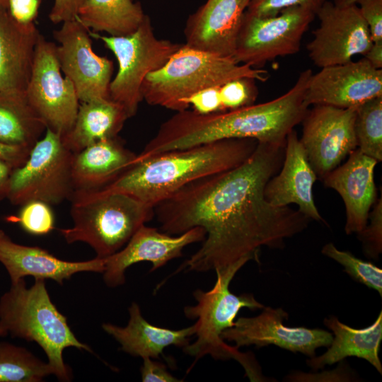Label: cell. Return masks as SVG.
<instances>
[{
    "label": "cell",
    "instance_id": "6da1fadb",
    "mask_svg": "<svg viewBox=\"0 0 382 382\" xmlns=\"http://www.w3.org/2000/svg\"><path fill=\"white\" fill-rule=\"evenodd\" d=\"M285 146L258 142L240 165L192 181L154 207L166 233L194 227L205 231L183 268L207 272L243 257L257 261L261 247L282 248L285 239L307 227L310 219L298 209L273 206L265 197L267 183L282 167Z\"/></svg>",
    "mask_w": 382,
    "mask_h": 382
},
{
    "label": "cell",
    "instance_id": "7a4b0ae2",
    "mask_svg": "<svg viewBox=\"0 0 382 382\" xmlns=\"http://www.w3.org/2000/svg\"><path fill=\"white\" fill-rule=\"evenodd\" d=\"M313 74L310 69L303 71L291 89L263 103L204 115L187 109L176 112L161 124L139 156L228 139L285 144L287 135L308 110L305 95Z\"/></svg>",
    "mask_w": 382,
    "mask_h": 382
},
{
    "label": "cell",
    "instance_id": "3957f363",
    "mask_svg": "<svg viewBox=\"0 0 382 382\" xmlns=\"http://www.w3.org/2000/svg\"><path fill=\"white\" fill-rule=\"evenodd\" d=\"M257 143L228 139L144 158L137 155L134 164L100 190L125 193L154 207L192 181L240 165Z\"/></svg>",
    "mask_w": 382,
    "mask_h": 382
},
{
    "label": "cell",
    "instance_id": "277c9868",
    "mask_svg": "<svg viewBox=\"0 0 382 382\" xmlns=\"http://www.w3.org/2000/svg\"><path fill=\"white\" fill-rule=\"evenodd\" d=\"M0 325L13 337L35 342L61 381L72 378L71 368L63 359L64 349L71 347L92 352L76 338L66 316L52 303L44 279H35L30 287L24 279L11 284L0 297Z\"/></svg>",
    "mask_w": 382,
    "mask_h": 382
},
{
    "label": "cell",
    "instance_id": "5b68a950",
    "mask_svg": "<svg viewBox=\"0 0 382 382\" xmlns=\"http://www.w3.org/2000/svg\"><path fill=\"white\" fill-rule=\"evenodd\" d=\"M239 78L264 82L266 70L237 63L224 57L183 45L160 69L149 74L141 86L143 100L175 112L188 109L185 100L205 88Z\"/></svg>",
    "mask_w": 382,
    "mask_h": 382
},
{
    "label": "cell",
    "instance_id": "8992f818",
    "mask_svg": "<svg viewBox=\"0 0 382 382\" xmlns=\"http://www.w3.org/2000/svg\"><path fill=\"white\" fill-rule=\"evenodd\" d=\"M249 260L250 257H243L226 267L214 270L216 280L214 286L208 291L197 289L194 292L197 303L185 307L184 313L187 318L197 319V340L184 347L183 351L194 357L195 361L207 354L216 359H233L244 368L251 381H258L262 374L255 358L250 353L239 352L236 346L227 345L221 337L223 331L234 325V319L241 308H264L253 294L238 296L229 290L231 280Z\"/></svg>",
    "mask_w": 382,
    "mask_h": 382
},
{
    "label": "cell",
    "instance_id": "52a82bcc",
    "mask_svg": "<svg viewBox=\"0 0 382 382\" xmlns=\"http://www.w3.org/2000/svg\"><path fill=\"white\" fill-rule=\"evenodd\" d=\"M70 200L73 226L59 231L69 244L89 245L98 258L119 251L154 216V207L121 192H74Z\"/></svg>",
    "mask_w": 382,
    "mask_h": 382
},
{
    "label": "cell",
    "instance_id": "ba28073f",
    "mask_svg": "<svg viewBox=\"0 0 382 382\" xmlns=\"http://www.w3.org/2000/svg\"><path fill=\"white\" fill-rule=\"evenodd\" d=\"M115 56L118 71L109 86L110 98L121 105L129 118L134 117L143 100L141 86L146 76L162 67L183 45L155 35L146 15L133 33L120 37L105 36L90 31Z\"/></svg>",
    "mask_w": 382,
    "mask_h": 382
},
{
    "label": "cell",
    "instance_id": "9c48e42d",
    "mask_svg": "<svg viewBox=\"0 0 382 382\" xmlns=\"http://www.w3.org/2000/svg\"><path fill=\"white\" fill-rule=\"evenodd\" d=\"M73 152L62 137L47 129L33 146L25 163L13 168L7 199L13 205L39 200L50 205L71 199Z\"/></svg>",
    "mask_w": 382,
    "mask_h": 382
},
{
    "label": "cell",
    "instance_id": "30bf717a",
    "mask_svg": "<svg viewBox=\"0 0 382 382\" xmlns=\"http://www.w3.org/2000/svg\"><path fill=\"white\" fill-rule=\"evenodd\" d=\"M316 13L293 6L270 17L244 13L233 58L238 64L260 66L277 57L297 53Z\"/></svg>",
    "mask_w": 382,
    "mask_h": 382
},
{
    "label": "cell",
    "instance_id": "8fae6325",
    "mask_svg": "<svg viewBox=\"0 0 382 382\" xmlns=\"http://www.w3.org/2000/svg\"><path fill=\"white\" fill-rule=\"evenodd\" d=\"M56 47L40 35L25 94L47 129L62 138L73 127L80 101L72 82L62 76Z\"/></svg>",
    "mask_w": 382,
    "mask_h": 382
},
{
    "label": "cell",
    "instance_id": "7c38bea8",
    "mask_svg": "<svg viewBox=\"0 0 382 382\" xmlns=\"http://www.w3.org/2000/svg\"><path fill=\"white\" fill-rule=\"evenodd\" d=\"M357 107L316 105L303 120L300 141L317 177L322 180L357 149L354 131Z\"/></svg>",
    "mask_w": 382,
    "mask_h": 382
},
{
    "label": "cell",
    "instance_id": "4fadbf2b",
    "mask_svg": "<svg viewBox=\"0 0 382 382\" xmlns=\"http://www.w3.org/2000/svg\"><path fill=\"white\" fill-rule=\"evenodd\" d=\"M57 57L64 76L73 83L81 103L109 99L113 62L94 52L90 30L76 18L53 32Z\"/></svg>",
    "mask_w": 382,
    "mask_h": 382
},
{
    "label": "cell",
    "instance_id": "5bb4252c",
    "mask_svg": "<svg viewBox=\"0 0 382 382\" xmlns=\"http://www.w3.org/2000/svg\"><path fill=\"white\" fill-rule=\"evenodd\" d=\"M320 25L307 45L313 64L323 68L349 62L372 45L366 23L357 4L338 6L325 1L316 13Z\"/></svg>",
    "mask_w": 382,
    "mask_h": 382
},
{
    "label": "cell",
    "instance_id": "9a60e30c",
    "mask_svg": "<svg viewBox=\"0 0 382 382\" xmlns=\"http://www.w3.org/2000/svg\"><path fill=\"white\" fill-rule=\"evenodd\" d=\"M288 317L281 308L264 306L263 311L257 316L238 318L233 327L222 332L221 337L233 342L238 348L273 345L311 358L315 357L317 348L328 347L332 343V334L325 330L285 326L283 321Z\"/></svg>",
    "mask_w": 382,
    "mask_h": 382
},
{
    "label": "cell",
    "instance_id": "2e32d148",
    "mask_svg": "<svg viewBox=\"0 0 382 382\" xmlns=\"http://www.w3.org/2000/svg\"><path fill=\"white\" fill-rule=\"evenodd\" d=\"M382 96V69L374 68L366 59L321 68L313 74L305 95L311 105L340 108L357 107Z\"/></svg>",
    "mask_w": 382,
    "mask_h": 382
},
{
    "label": "cell",
    "instance_id": "e0dca14e",
    "mask_svg": "<svg viewBox=\"0 0 382 382\" xmlns=\"http://www.w3.org/2000/svg\"><path fill=\"white\" fill-rule=\"evenodd\" d=\"M204 238L205 231L201 227H194L173 236L144 224L122 249L104 258V282L110 287L123 284L126 270L139 262L152 263L151 272H153L171 260L180 257L186 246L203 241Z\"/></svg>",
    "mask_w": 382,
    "mask_h": 382
},
{
    "label": "cell",
    "instance_id": "ac0fdd59",
    "mask_svg": "<svg viewBox=\"0 0 382 382\" xmlns=\"http://www.w3.org/2000/svg\"><path fill=\"white\" fill-rule=\"evenodd\" d=\"M250 0H207L184 29L187 46L233 57L236 37Z\"/></svg>",
    "mask_w": 382,
    "mask_h": 382
},
{
    "label": "cell",
    "instance_id": "d6986e66",
    "mask_svg": "<svg viewBox=\"0 0 382 382\" xmlns=\"http://www.w3.org/2000/svg\"><path fill=\"white\" fill-rule=\"evenodd\" d=\"M279 171L265 187L266 200L275 207L295 204L310 220L323 221L313 195V186L318 177L294 129L286 137L284 160Z\"/></svg>",
    "mask_w": 382,
    "mask_h": 382
},
{
    "label": "cell",
    "instance_id": "ffe728a7",
    "mask_svg": "<svg viewBox=\"0 0 382 382\" xmlns=\"http://www.w3.org/2000/svg\"><path fill=\"white\" fill-rule=\"evenodd\" d=\"M378 163L357 149L345 163L322 179L325 187L335 190L343 199L345 231L348 235L359 234L367 225L370 209L376 201L374 173Z\"/></svg>",
    "mask_w": 382,
    "mask_h": 382
},
{
    "label": "cell",
    "instance_id": "44dd1931",
    "mask_svg": "<svg viewBox=\"0 0 382 382\" xmlns=\"http://www.w3.org/2000/svg\"><path fill=\"white\" fill-rule=\"evenodd\" d=\"M0 262L15 284L27 276L35 279H50L59 284L74 274L81 272L103 273L104 258L95 257L86 261L71 262L61 260L37 246H28L14 242L0 228Z\"/></svg>",
    "mask_w": 382,
    "mask_h": 382
},
{
    "label": "cell",
    "instance_id": "7402d4cb",
    "mask_svg": "<svg viewBox=\"0 0 382 382\" xmlns=\"http://www.w3.org/2000/svg\"><path fill=\"white\" fill-rule=\"evenodd\" d=\"M40 36L34 22L17 21L0 4V93L25 92Z\"/></svg>",
    "mask_w": 382,
    "mask_h": 382
},
{
    "label": "cell",
    "instance_id": "603a6c76",
    "mask_svg": "<svg viewBox=\"0 0 382 382\" xmlns=\"http://www.w3.org/2000/svg\"><path fill=\"white\" fill-rule=\"evenodd\" d=\"M137 159V154L127 149L117 137L99 141L73 153L71 179L74 193L102 190Z\"/></svg>",
    "mask_w": 382,
    "mask_h": 382
},
{
    "label": "cell",
    "instance_id": "cb8c5ba5",
    "mask_svg": "<svg viewBox=\"0 0 382 382\" xmlns=\"http://www.w3.org/2000/svg\"><path fill=\"white\" fill-rule=\"evenodd\" d=\"M128 310L129 320L125 327L103 323L102 328L120 343L121 350L133 357L156 359L167 347L183 348L196 331L195 324L178 330L155 326L144 318L136 302Z\"/></svg>",
    "mask_w": 382,
    "mask_h": 382
},
{
    "label": "cell",
    "instance_id": "d4e9b609",
    "mask_svg": "<svg viewBox=\"0 0 382 382\" xmlns=\"http://www.w3.org/2000/svg\"><path fill=\"white\" fill-rule=\"evenodd\" d=\"M324 324L334 335L327 352L307 360V364L317 370L332 365L348 357H356L368 361L381 374L379 359L382 340V312L369 326L357 329L340 322L335 316L324 320Z\"/></svg>",
    "mask_w": 382,
    "mask_h": 382
},
{
    "label": "cell",
    "instance_id": "484cf974",
    "mask_svg": "<svg viewBox=\"0 0 382 382\" xmlns=\"http://www.w3.org/2000/svg\"><path fill=\"white\" fill-rule=\"evenodd\" d=\"M127 119L123 108L110 98L83 102L73 127L62 138L63 143L76 153L99 141L117 137Z\"/></svg>",
    "mask_w": 382,
    "mask_h": 382
},
{
    "label": "cell",
    "instance_id": "4316f807",
    "mask_svg": "<svg viewBox=\"0 0 382 382\" xmlns=\"http://www.w3.org/2000/svg\"><path fill=\"white\" fill-rule=\"evenodd\" d=\"M46 129L25 92L0 93V142L31 150Z\"/></svg>",
    "mask_w": 382,
    "mask_h": 382
},
{
    "label": "cell",
    "instance_id": "83f0119b",
    "mask_svg": "<svg viewBox=\"0 0 382 382\" xmlns=\"http://www.w3.org/2000/svg\"><path fill=\"white\" fill-rule=\"evenodd\" d=\"M145 16L133 0H86L76 19L89 30L120 37L134 33Z\"/></svg>",
    "mask_w": 382,
    "mask_h": 382
},
{
    "label": "cell",
    "instance_id": "f1b7e54d",
    "mask_svg": "<svg viewBox=\"0 0 382 382\" xmlns=\"http://www.w3.org/2000/svg\"><path fill=\"white\" fill-rule=\"evenodd\" d=\"M54 375L48 363L25 347L0 342V382H40Z\"/></svg>",
    "mask_w": 382,
    "mask_h": 382
},
{
    "label": "cell",
    "instance_id": "f546056e",
    "mask_svg": "<svg viewBox=\"0 0 382 382\" xmlns=\"http://www.w3.org/2000/svg\"><path fill=\"white\" fill-rule=\"evenodd\" d=\"M354 131L357 149L364 154L382 161V96L357 107Z\"/></svg>",
    "mask_w": 382,
    "mask_h": 382
},
{
    "label": "cell",
    "instance_id": "4dcf8cb0",
    "mask_svg": "<svg viewBox=\"0 0 382 382\" xmlns=\"http://www.w3.org/2000/svg\"><path fill=\"white\" fill-rule=\"evenodd\" d=\"M322 253L341 264L345 272L358 282L377 291L382 296V270L348 251L337 249L332 243L325 245Z\"/></svg>",
    "mask_w": 382,
    "mask_h": 382
},
{
    "label": "cell",
    "instance_id": "1f68e13d",
    "mask_svg": "<svg viewBox=\"0 0 382 382\" xmlns=\"http://www.w3.org/2000/svg\"><path fill=\"white\" fill-rule=\"evenodd\" d=\"M51 205L39 200H33L21 205L15 221L27 233L42 236L54 228V215Z\"/></svg>",
    "mask_w": 382,
    "mask_h": 382
},
{
    "label": "cell",
    "instance_id": "d6a6232c",
    "mask_svg": "<svg viewBox=\"0 0 382 382\" xmlns=\"http://www.w3.org/2000/svg\"><path fill=\"white\" fill-rule=\"evenodd\" d=\"M255 82L250 78H239L221 85L219 91L223 111L254 104L258 95Z\"/></svg>",
    "mask_w": 382,
    "mask_h": 382
},
{
    "label": "cell",
    "instance_id": "836d02e7",
    "mask_svg": "<svg viewBox=\"0 0 382 382\" xmlns=\"http://www.w3.org/2000/svg\"><path fill=\"white\" fill-rule=\"evenodd\" d=\"M326 0H250L246 11L259 17H270L293 6L307 8L315 13Z\"/></svg>",
    "mask_w": 382,
    "mask_h": 382
},
{
    "label": "cell",
    "instance_id": "e575fe53",
    "mask_svg": "<svg viewBox=\"0 0 382 382\" xmlns=\"http://www.w3.org/2000/svg\"><path fill=\"white\" fill-rule=\"evenodd\" d=\"M370 224L359 233L367 253L374 257L381 253L382 243V201L381 197L374 204L373 211L369 213Z\"/></svg>",
    "mask_w": 382,
    "mask_h": 382
},
{
    "label": "cell",
    "instance_id": "d590c367",
    "mask_svg": "<svg viewBox=\"0 0 382 382\" xmlns=\"http://www.w3.org/2000/svg\"><path fill=\"white\" fill-rule=\"evenodd\" d=\"M220 86L203 89L185 100V103L192 106L194 111L199 114H211L223 112L220 97Z\"/></svg>",
    "mask_w": 382,
    "mask_h": 382
},
{
    "label": "cell",
    "instance_id": "8d00e7d4",
    "mask_svg": "<svg viewBox=\"0 0 382 382\" xmlns=\"http://www.w3.org/2000/svg\"><path fill=\"white\" fill-rule=\"evenodd\" d=\"M357 5L373 42L382 41V0H358Z\"/></svg>",
    "mask_w": 382,
    "mask_h": 382
},
{
    "label": "cell",
    "instance_id": "74e56055",
    "mask_svg": "<svg viewBox=\"0 0 382 382\" xmlns=\"http://www.w3.org/2000/svg\"><path fill=\"white\" fill-rule=\"evenodd\" d=\"M141 381L144 382H179L181 380L171 375L166 366L151 358H143V365L140 369Z\"/></svg>",
    "mask_w": 382,
    "mask_h": 382
},
{
    "label": "cell",
    "instance_id": "f35d334b",
    "mask_svg": "<svg viewBox=\"0 0 382 382\" xmlns=\"http://www.w3.org/2000/svg\"><path fill=\"white\" fill-rule=\"evenodd\" d=\"M42 0H8V11L20 23L34 22Z\"/></svg>",
    "mask_w": 382,
    "mask_h": 382
},
{
    "label": "cell",
    "instance_id": "ab89813d",
    "mask_svg": "<svg viewBox=\"0 0 382 382\" xmlns=\"http://www.w3.org/2000/svg\"><path fill=\"white\" fill-rule=\"evenodd\" d=\"M86 0H54L50 13V20L53 23H64L76 18L81 6Z\"/></svg>",
    "mask_w": 382,
    "mask_h": 382
},
{
    "label": "cell",
    "instance_id": "60d3db41",
    "mask_svg": "<svg viewBox=\"0 0 382 382\" xmlns=\"http://www.w3.org/2000/svg\"><path fill=\"white\" fill-rule=\"evenodd\" d=\"M291 381H349L352 379L350 374L345 368H337L330 371L320 374L295 373L288 376Z\"/></svg>",
    "mask_w": 382,
    "mask_h": 382
},
{
    "label": "cell",
    "instance_id": "b9f144b4",
    "mask_svg": "<svg viewBox=\"0 0 382 382\" xmlns=\"http://www.w3.org/2000/svg\"><path fill=\"white\" fill-rule=\"evenodd\" d=\"M30 151L28 149L0 142V159L7 162L13 168L25 163Z\"/></svg>",
    "mask_w": 382,
    "mask_h": 382
},
{
    "label": "cell",
    "instance_id": "7bdbcfd3",
    "mask_svg": "<svg viewBox=\"0 0 382 382\" xmlns=\"http://www.w3.org/2000/svg\"><path fill=\"white\" fill-rule=\"evenodd\" d=\"M13 170L10 164L0 159V201L7 198Z\"/></svg>",
    "mask_w": 382,
    "mask_h": 382
},
{
    "label": "cell",
    "instance_id": "ee69618b",
    "mask_svg": "<svg viewBox=\"0 0 382 382\" xmlns=\"http://www.w3.org/2000/svg\"><path fill=\"white\" fill-rule=\"evenodd\" d=\"M364 57L376 69L382 67V41L373 42Z\"/></svg>",
    "mask_w": 382,
    "mask_h": 382
},
{
    "label": "cell",
    "instance_id": "f6af8a7d",
    "mask_svg": "<svg viewBox=\"0 0 382 382\" xmlns=\"http://www.w3.org/2000/svg\"><path fill=\"white\" fill-rule=\"evenodd\" d=\"M358 0H332V3L338 6H347L357 4Z\"/></svg>",
    "mask_w": 382,
    "mask_h": 382
},
{
    "label": "cell",
    "instance_id": "bcb514c9",
    "mask_svg": "<svg viewBox=\"0 0 382 382\" xmlns=\"http://www.w3.org/2000/svg\"><path fill=\"white\" fill-rule=\"evenodd\" d=\"M7 335V331L0 325V337H5Z\"/></svg>",
    "mask_w": 382,
    "mask_h": 382
},
{
    "label": "cell",
    "instance_id": "7dc6e473",
    "mask_svg": "<svg viewBox=\"0 0 382 382\" xmlns=\"http://www.w3.org/2000/svg\"><path fill=\"white\" fill-rule=\"evenodd\" d=\"M0 4L8 5V0H0Z\"/></svg>",
    "mask_w": 382,
    "mask_h": 382
}]
</instances>
